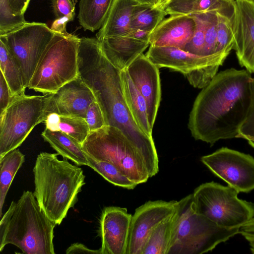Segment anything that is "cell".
<instances>
[{"label": "cell", "instance_id": "obj_17", "mask_svg": "<svg viewBox=\"0 0 254 254\" xmlns=\"http://www.w3.org/2000/svg\"><path fill=\"white\" fill-rule=\"evenodd\" d=\"M95 100L92 90L78 76L53 93L46 115L56 113L61 116L85 118L89 106Z\"/></svg>", "mask_w": 254, "mask_h": 254}, {"label": "cell", "instance_id": "obj_15", "mask_svg": "<svg viewBox=\"0 0 254 254\" xmlns=\"http://www.w3.org/2000/svg\"><path fill=\"white\" fill-rule=\"evenodd\" d=\"M125 69L146 100L149 123L153 129L161 96L159 68L142 53Z\"/></svg>", "mask_w": 254, "mask_h": 254}, {"label": "cell", "instance_id": "obj_20", "mask_svg": "<svg viewBox=\"0 0 254 254\" xmlns=\"http://www.w3.org/2000/svg\"><path fill=\"white\" fill-rule=\"evenodd\" d=\"M138 3L133 0H113L105 20L96 34L101 41L104 38L125 36L130 30L132 11Z\"/></svg>", "mask_w": 254, "mask_h": 254}, {"label": "cell", "instance_id": "obj_43", "mask_svg": "<svg viewBox=\"0 0 254 254\" xmlns=\"http://www.w3.org/2000/svg\"><path fill=\"white\" fill-rule=\"evenodd\" d=\"M71 21L67 17L56 18L53 21L50 28L55 32L63 34L68 33L66 30V26L68 22Z\"/></svg>", "mask_w": 254, "mask_h": 254}, {"label": "cell", "instance_id": "obj_38", "mask_svg": "<svg viewBox=\"0 0 254 254\" xmlns=\"http://www.w3.org/2000/svg\"><path fill=\"white\" fill-rule=\"evenodd\" d=\"M52 7L56 18L67 17L71 21L73 20L75 7L71 0H52Z\"/></svg>", "mask_w": 254, "mask_h": 254}, {"label": "cell", "instance_id": "obj_19", "mask_svg": "<svg viewBox=\"0 0 254 254\" xmlns=\"http://www.w3.org/2000/svg\"><path fill=\"white\" fill-rule=\"evenodd\" d=\"M102 52L120 70L126 69L149 47V42L127 36L106 37L99 41Z\"/></svg>", "mask_w": 254, "mask_h": 254}, {"label": "cell", "instance_id": "obj_6", "mask_svg": "<svg viewBox=\"0 0 254 254\" xmlns=\"http://www.w3.org/2000/svg\"><path fill=\"white\" fill-rule=\"evenodd\" d=\"M240 228L220 227L198 213L192 194L177 201L166 254H202L239 234Z\"/></svg>", "mask_w": 254, "mask_h": 254}, {"label": "cell", "instance_id": "obj_30", "mask_svg": "<svg viewBox=\"0 0 254 254\" xmlns=\"http://www.w3.org/2000/svg\"><path fill=\"white\" fill-rule=\"evenodd\" d=\"M217 37L216 52L226 58L234 47L232 15L216 12Z\"/></svg>", "mask_w": 254, "mask_h": 254}, {"label": "cell", "instance_id": "obj_34", "mask_svg": "<svg viewBox=\"0 0 254 254\" xmlns=\"http://www.w3.org/2000/svg\"><path fill=\"white\" fill-rule=\"evenodd\" d=\"M235 0H196L195 14L222 12L232 15Z\"/></svg>", "mask_w": 254, "mask_h": 254}, {"label": "cell", "instance_id": "obj_31", "mask_svg": "<svg viewBox=\"0 0 254 254\" xmlns=\"http://www.w3.org/2000/svg\"><path fill=\"white\" fill-rule=\"evenodd\" d=\"M60 131L71 136L81 144L90 133L85 119L75 116H61Z\"/></svg>", "mask_w": 254, "mask_h": 254}, {"label": "cell", "instance_id": "obj_24", "mask_svg": "<svg viewBox=\"0 0 254 254\" xmlns=\"http://www.w3.org/2000/svg\"><path fill=\"white\" fill-rule=\"evenodd\" d=\"M0 69L14 98L25 95L20 68L4 43L0 41Z\"/></svg>", "mask_w": 254, "mask_h": 254}, {"label": "cell", "instance_id": "obj_14", "mask_svg": "<svg viewBox=\"0 0 254 254\" xmlns=\"http://www.w3.org/2000/svg\"><path fill=\"white\" fill-rule=\"evenodd\" d=\"M233 50L240 65L254 73V0H235Z\"/></svg>", "mask_w": 254, "mask_h": 254}, {"label": "cell", "instance_id": "obj_39", "mask_svg": "<svg viewBox=\"0 0 254 254\" xmlns=\"http://www.w3.org/2000/svg\"><path fill=\"white\" fill-rule=\"evenodd\" d=\"M16 98V97H15ZM10 88L1 72L0 74V114L2 113L14 99Z\"/></svg>", "mask_w": 254, "mask_h": 254}, {"label": "cell", "instance_id": "obj_23", "mask_svg": "<svg viewBox=\"0 0 254 254\" xmlns=\"http://www.w3.org/2000/svg\"><path fill=\"white\" fill-rule=\"evenodd\" d=\"M113 0H80L78 19L84 30L94 32L102 26Z\"/></svg>", "mask_w": 254, "mask_h": 254}, {"label": "cell", "instance_id": "obj_1", "mask_svg": "<svg viewBox=\"0 0 254 254\" xmlns=\"http://www.w3.org/2000/svg\"><path fill=\"white\" fill-rule=\"evenodd\" d=\"M251 73L230 68L218 72L197 96L188 127L196 140L214 144L237 138L252 100Z\"/></svg>", "mask_w": 254, "mask_h": 254}, {"label": "cell", "instance_id": "obj_22", "mask_svg": "<svg viewBox=\"0 0 254 254\" xmlns=\"http://www.w3.org/2000/svg\"><path fill=\"white\" fill-rule=\"evenodd\" d=\"M44 140L64 158L78 166L87 165V159L82 144L61 131H53L47 128L42 132Z\"/></svg>", "mask_w": 254, "mask_h": 254}, {"label": "cell", "instance_id": "obj_29", "mask_svg": "<svg viewBox=\"0 0 254 254\" xmlns=\"http://www.w3.org/2000/svg\"><path fill=\"white\" fill-rule=\"evenodd\" d=\"M87 165L113 185L127 190L134 189L137 184L123 174L113 164L94 159L87 155Z\"/></svg>", "mask_w": 254, "mask_h": 254}, {"label": "cell", "instance_id": "obj_41", "mask_svg": "<svg viewBox=\"0 0 254 254\" xmlns=\"http://www.w3.org/2000/svg\"><path fill=\"white\" fill-rule=\"evenodd\" d=\"M101 254L100 250H94L87 248L82 244L75 243L70 245L66 250V254Z\"/></svg>", "mask_w": 254, "mask_h": 254}, {"label": "cell", "instance_id": "obj_35", "mask_svg": "<svg viewBox=\"0 0 254 254\" xmlns=\"http://www.w3.org/2000/svg\"><path fill=\"white\" fill-rule=\"evenodd\" d=\"M196 0H170L164 7L167 15H190L195 14Z\"/></svg>", "mask_w": 254, "mask_h": 254}, {"label": "cell", "instance_id": "obj_28", "mask_svg": "<svg viewBox=\"0 0 254 254\" xmlns=\"http://www.w3.org/2000/svg\"><path fill=\"white\" fill-rule=\"evenodd\" d=\"M174 214L152 230L146 241L142 254H167L174 222Z\"/></svg>", "mask_w": 254, "mask_h": 254}, {"label": "cell", "instance_id": "obj_10", "mask_svg": "<svg viewBox=\"0 0 254 254\" xmlns=\"http://www.w3.org/2000/svg\"><path fill=\"white\" fill-rule=\"evenodd\" d=\"M145 55L159 68L181 72L191 85L199 89L210 82L226 59L218 54L198 55L174 47L150 46Z\"/></svg>", "mask_w": 254, "mask_h": 254}, {"label": "cell", "instance_id": "obj_5", "mask_svg": "<svg viewBox=\"0 0 254 254\" xmlns=\"http://www.w3.org/2000/svg\"><path fill=\"white\" fill-rule=\"evenodd\" d=\"M85 83L92 90L102 110L106 126L119 128L139 147L157 154L153 137L139 128L129 111L119 69L110 63L99 65L90 72Z\"/></svg>", "mask_w": 254, "mask_h": 254}, {"label": "cell", "instance_id": "obj_42", "mask_svg": "<svg viewBox=\"0 0 254 254\" xmlns=\"http://www.w3.org/2000/svg\"><path fill=\"white\" fill-rule=\"evenodd\" d=\"M61 116L56 113L49 114L46 118L44 123L46 128L53 131H60V124Z\"/></svg>", "mask_w": 254, "mask_h": 254}, {"label": "cell", "instance_id": "obj_44", "mask_svg": "<svg viewBox=\"0 0 254 254\" xmlns=\"http://www.w3.org/2000/svg\"><path fill=\"white\" fill-rule=\"evenodd\" d=\"M151 33L140 29H131L125 35L136 40L149 42Z\"/></svg>", "mask_w": 254, "mask_h": 254}, {"label": "cell", "instance_id": "obj_18", "mask_svg": "<svg viewBox=\"0 0 254 254\" xmlns=\"http://www.w3.org/2000/svg\"><path fill=\"white\" fill-rule=\"evenodd\" d=\"M195 22L190 15H170L152 32L150 46L174 47L183 50L191 40Z\"/></svg>", "mask_w": 254, "mask_h": 254}, {"label": "cell", "instance_id": "obj_2", "mask_svg": "<svg viewBox=\"0 0 254 254\" xmlns=\"http://www.w3.org/2000/svg\"><path fill=\"white\" fill-rule=\"evenodd\" d=\"M58 155L40 153L33 170L34 196L41 209L56 225L61 224L76 203L85 178L81 168L66 158L59 160Z\"/></svg>", "mask_w": 254, "mask_h": 254}, {"label": "cell", "instance_id": "obj_16", "mask_svg": "<svg viewBox=\"0 0 254 254\" xmlns=\"http://www.w3.org/2000/svg\"><path fill=\"white\" fill-rule=\"evenodd\" d=\"M131 218L126 208L104 209L100 220L101 254H126Z\"/></svg>", "mask_w": 254, "mask_h": 254}, {"label": "cell", "instance_id": "obj_8", "mask_svg": "<svg viewBox=\"0 0 254 254\" xmlns=\"http://www.w3.org/2000/svg\"><path fill=\"white\" fill-rule=\"evenodd\" d=\"M233 188L213 182L195 189L192 195L196 211L217 225L240 228L254 218V203L238 198Z\"/></svg>", "mask_w": 254, "mask_h": 254}, {"label": "cell", "instance_id": "obj_25", "mask_svg": "<svg viewBox=\"0 0 254 254\" xmlns=\"http://www.w3.org/2000/svg\"><path fill=\"white\" fill-rule=\"evenodd\" d=\"M25 161V156L19 149H14L0 158V217L5 197L18 170Z\"/></svg>", "mask_w": 254, "mask_h": 254}, {"label": "cell", "instance_id": "obj_4", "mask_svg": "<svg viewBox=\"0 0 254 254\" xmlns=\"http://www.w3.org/2000/svg\"><path fill=\"white\" fill-rule=\"evenodd\" d=\"M82 147L87 155L113 164L137 185L146 183L159 171L158 154L144 150L113 126L90 132Z\"/></svg>", "mask_w": 254, "mask_h": 254}, {"label": "cell", "instance_id": "obj_40", "mask_svg": "<svg viewBox=\"0 0 254 254\" xmlns=\"http://www.w3.org/2000/svg\"><path fill=\"white\" fill-rule=\"evenodd\" d=\"M239 234L249 242L251 252L254 254V218L240 228Z\"/></svg>", "mask_w": 254, "mask_h": 254}, {"label": "cell", "instance_id": "obj_37", "mask_svg": "<svg viewBox=\"0 0 254 254\" xmlns=\"http://www.w3.org/2000/svg\"><path fill=\"white\" fill-rule=\"evenodd\" d=\"M85 119L90 132L98 130L106 126L103 112L96 100L89 106Z\"/></svg>", "mask_w": 254, "mask_h": 254}, {"label": "cell", "instance_id": "obj_12", "mask_svg": "<svg viewBox=\"0 0 254 254\" xmlns=\"http://www.w3.org/2000/svg\"><path fill=\"white\" fill-rule=\"evenodd\" d=\"M200 160L215 175L239 192L254 190V158L227 147L201 157Z\"/></svg>", "mask_w": 254, "mask_h": 254}, {"label": "cell", "instance_id": "obj_13", "mask_svg": "<svg viewBox=\"0 0 254 254\" xmlns=\"http://www.w3.org/2000/svg\"><path fill=\"white\" fill-rule=\"evenodd\" d=\"M177 201H148L135 209L131 220L126 254H142L149 235L175 213Z\"/></svg>", "mask_w": 254, "mask_h": 254}, {"label": "cell", "instance_id": "obj_7", "mask_svg": "<svg viewBox=\"0 0 254 254\" xmlns=\"http://www.w3.org/2000/svg\"><path fill=\"white\" fill-rule=\"evenodd\" d=\"M80 39L72 34L56 32L42 54L28 88L54 93L77 77Z\"/></svg>", "mask_w": 254, "mask_h": 254}, {"label": "cell", "instance_id": "obj_9", "mask_svg": "<svg viewBox=\"0 0 254 254\" xmlns=\"http://www.w3.org/2000/svg\"><path fill=\"white\" fill-rule=\"evenodd\" d=\"M52 95L16 97L0 114V158L17 149L36 126L44 122Z\"/></svg>", "mask_w": 254, "mask_h": 254}, {"label": "cell", "instance_id": "obj_45", "mask_svg": "<svg viewBox=\"0 0 254 254\" xmlns=\"http://www.w3.org/2000/svg\"><path fill=\"white\" fill-rule=\"evenodd\" d=\"M138 3L148 4L156 6L158 0H133Z\"/></svg>", "mask_w": 254, "mask_h": 254}, {"label": "cell", "instance_id": "obj_32", "mask_svg": "<svg viewBox=\"0 0 254 254\" xmlns=\"http://www.w3.org/2000/svg\"><path fill=\"white\" fill-rule=\"evenodd\" d=\"M195 22L193 36L183 50L191 54L204 55L205 47V28L202 17L200 14L190 15Z\"/></svg>", "mask_w": 254, "mask_h": 254}, {"label": "cell", "instance_id": "obj_11", "mask_svg": "<svg viewBox=\"0 0 254 254\" xmlns=\"http://www.w3.org/2000/svg\"><path fill=\"white\" fill-rule=\"evenodd\" d=\"M56 33L45 23L27 22L0 35V41L5 45L20 68L26 88L42 54Z\"/></svg>", "mask_w": 254, "mask_h": 254}, {"label": "cell", "instance_id": "obj_46", "mask_svg": "<svg viewBox=\"0 0 254 254\" xmlns=\"http://www.w3.org/2000/svg\"><path fill=\"white\" fill-rule=\"evenodd\" d=\"M170 0H158L157 6L163 8V7L170 1Z\"/></svg>", "mask_w": 254, "mask_h": 254}, {"label": "cell", "instance_id": "obj_33", "mask_svg": "<svg viewBox=\"0 0 254 254\" xmlns=\"http://www.w3.org/2000/svg\"><path fill=\"white\" fill-rule=\"evenodd\" d=\"M203 19L205 28V47L204 55L221 54L216 52L217 37V16L216 13L209 12L200 14Z\"/></svg>", "mask_w": 254, "mask_h": 254}, {"label": "cell", "instance_id": "obj_21", "mask_svg": "<svg viewBox=\"0 0 254 254\" xmlns=\"http://www.w3.org/2000/svg\"><path fill=\"white\" fill-rule=\"evenodd\" d=\"M121 78L125 98L133 120L143 132L152 137V129L149 123L145 99L126 69L121 70Z\"/></svg>", "mask_w": 254, "mask_h": 254}, {"label": "cell", "instance_id": "obj_3", "mask_svg": "<svg viewBox=\"0 0 254 254\" xmlns=\"http://www.w3.org/2000/svg\"><path fill=\"white\" fill-rule=\"evenodd\" d=\"M56 225L41 209L34 193L24 191L1 218L0 252L12 244L25 254H55Z\"/></svg>", "mask_w": 254, "mask_h": 254}, {"label": "cell", "instance_id": "obj_47", "mask_svg": "<svg viewBox=\"0 0 254 254\" xmlns=\"http://www.w3.org/2000/svg\"><path fill=\"white\" fill-rule=\"evenodd\" d=\"M249 144L254 148V138H248L247 139Z\"/></svg>", "mask_w": 254, "mask_h": 254}, {"label": "cell", "instance_id": "obj_26", "mask_svg": "<svg viewBox=\"0 0 254 254\" xmlns=\"http://www.w3.org/2000/svg\"><path fill=\"white\" fill-rule=\"evenodd\" d=\"M30 0H0V33L4 34L27 22L24 13Z\"/></svg>", "mask_w": 254, "mask_h": 254}, {"label": "cell", "instance_id": "obj_27", "mask_svg": "<svg viewBox=\"0 0 254 254\" xmlns=\"http://www.w3.org/2000/svg\"><path fill=\"white\" fill-rule=\"evenodd\" d=\"M166 15V11L162 7L138 3L132 11L130 28L140 29L152 33Z\"/></svg>", "mask_w": 254, "mask_h": 254}, {"label": "cell", "instance_id": "obj_36", "mask_svg": "<svg viewBox=\"0 0 254 254\" xmlns=\"http://www.w3.org/2000/svg\"><path fill=\"white\" fill-rule=\"evenodd\" d=\"M252 100L247 117L241 125L237 138H254V77L252 80Z\"/></svg>", "mask_w": 254, "mask_h": 254}]
</instances>
